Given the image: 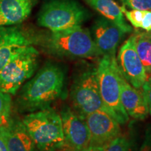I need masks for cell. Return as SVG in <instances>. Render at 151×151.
Here are the masks:
<instances>
[{"mask_svg":"<svg viewBox=\"0 0 151 151\" xmlns=\"http://www.w3.org/2000/svg\"><path fill=\"white\" fill-rule=\"evenodd\" d=\"M39 55L37 49L29 46L9 60L0 70V90L11 95L16 94L35 73Z\"/></svg>","mask_w":151,"mask_h":151,"instance_id":"7","label":"cell"},{"mask_svg":"<svg viewBox=\"0 0 151 151\" xmlns=\"http://www.w3.org/2000/svg\"><path fill=\"white\" fill-rule=\"evenodd\" d=\"M66 71L63 67L49 62L26 82L16 100L20 113H32L50 108L52 104L65 97Z\"/></svg>","mask_w":151,"mask_h":151,"instance_id":"1","label":"cell"},{"mask_svg":"<svg viewBox=\"0 0 151 151\" xmlns=\"http://www.w3.org/2000/svg\"><path fill=\"white\" fill-rule=\"evenodd\" d=\"M72 109L81 116L104 111L98 83L97 67L87 66L76 73L70 89Z\"/></svg>","mask_w":151,"mask_h":151,"instance_id":"6","label":"cell"},{"mask_svg":"<svg viewBox=\"0 0 151 151\" xmlns=\"http://www.w3.org/2000/svg\"><path fill=\"white\" fill-rule=\"evenodd\" d=\"M132 10L151 11V0H121Z\"/></svg>","mask_w":151,"mask_h":151,"instance_id":"21","label":"cell"},{"mask_svg":"<svg viewBox=\"0 0 151 151\" xmlns=\"http://www.w3.org/2000/svg\"><path fill=\"white\" fill-rule=\"evenodd\" d=\"M90 133V146L105 148L120 135V124L104 111H97L86 116Z\"/></svg>","mask_w":151,"mask_h":151,"instance_id":"10","label":"cell"},{"mask_svg":"<svg viewBox=\"0 0 151 151\" xmlns=\"http://www.w3.org/2000/svg\"><path fill=\"white\" fill-rule=\"evenodd\" d=\"M141 28L146 32H151V11H145Z\"/></svg>","mask_w":151,"mask_h":151,"instance_id":"23","label":"cell"},{"mask_svg":"<svg viewBox=\"0 0 151 151\" xmlns=\"http://www.w3.org/2000/svg\"><path fill=\"white\" fill-rule=\"evenodd\" d=\"M99 92L106 112L120 124L129 121L120 99V72L116 55H103L97 66Z\"/></svg>","mask_w":151,"mask_h":151,"instance_id":"4","label":"cell"},{"mask_svg":"<svg viewBox=\"0 0 151 151\" xmlns=\"http://www.w3.org/2000/svg\"><path fill=\"white\" fill-rule=\"evenodd\" d=\"M139 151H151V131L149 129L146 131L144 141Z\"/></svg>","mask_w":151,"mask_h":151,"instance_id":"24","label":"cell"},{"mask_svg":"<svg viewBox=\"0 0 151 151\" xmlns=\"http://www.w3.org/2000/svg\"><path fill=\"white\" fill-rule=\"evenodd\" d=\"M11 105V94L0 90V126L6 123L10 118Z\"/></svg>","mask_w":151,"mask_h":151,"instance_id":"18","label":"cell"},{"mask_svg":"<svg viewBox=\"0 0 151 151\" xmlns=\"http://www.w3.org/2000/svg\"><path fill=\"white\" fill-rule=\"evenodd\" d=\"M135 47L147 74L151 73V32H137Z\"/></svg>","mask_w":151,"mask_h":151,"instance_id":"17","label":"cell"},{"mask_svg":"<svg viewBox=\"0 0 151 151\" xmlns=\"http://www.w3.org/2000/svg\"><path fill=\"white\" fill-rule=\"evenodd\" d=\"M78 151H104V148H99V147L89 146L88 148L83 149Z\"/></svg>","mask_w":151,"mask_h":151,"instance_id":"26","label":"cell"},{"mask_svg":"<svg viewBox=\"0 0 151 151\" xmlns=\"http://www.w3.org/2000/svg\"><path fill=\"white\" fill-rule=\"evenodd\" d=\"M35 44L52 56L67 59L101 57L91 33L81 26L57 32L35 34Z\"/></svg>","mask_w":151,"mask_h":151,"instance_id":"2","label":"cell"},{"mask_svg":"<svg viewBox=\"0 0 151 151\" xmlns=\"http://www.w3.org/2000/svg\"><path fill=\"white\" fill-rule=\"evenodd\" d=\"M104 151H132V143L127 137L120 135L105 147Z\"/></svg>","mask_w":151,"mask_h":151,"instance_id":"19","label":"cell"},{"mask_svg":"<svg viewBox=\"0 0 151 151\" xmlns=\"http://www.w3.org/2000/svg\"><path fill=\"white\" fill-rule=\"evenodd\" d=\"M0 151H8L5 141L4 139L2 134H1V130H0Z\"/></svg>","mask_w":151,"mask_h":151,"instance_id":"25","label":"cell"},{"mask_svg":"<svg viewBox=\"0 0 151 151\" xmlns=\"http://www.w3.org/2000/svg\"><path fill=\"white\" fill-rule=\"evenodd\" d=\"M90 33L101 56L116 55L117 47L125 35L118 26L104 17L94 21Z\"/></svg>","mask_w":151,"mask_h":151,"instance_id":"12","label":"cell"},{"mask_svg":"<svg viewBox=\"0 0 151 151\" xmlns=\"http://www.w3.org/2000/svg\"><path fill=\"white\" fill-rule=\"evenodd\" d=\"M122 12L123 13L126 18L132 25L135 28H141V22L144 16L145 11H140V10H132L127 11L124 5L120 7Z\"/></svg>","mask_w":151,"mask_h":151,"instance_id":"20","label":"cell"},{"mask_svg":"<svg viewBox=\"0 0 151 151\" xmlns=\"http://www.w3.org/2000/svg\"><path fill=\"white\" fill-rule=\"evenodd\" d=\"M116 60L124 78L134 88L141 90L148 79V74L137 53L134 35H132L122 45Z\"/></svg>","mask_w":151,"mask_h":151,"instance_id":"8","label":"cell"},{"mask_svg":"<svg viewBox=\"0 0 151 151\" xmlns=\"http://www.w3.org/2000/svg\"><path fill=\"white\" fill-rule=\"evenodd\" d=\"M22 122L40 151H67L61 117L51 107L27 114Z\"/></svg>","mask_w":151,"mask_h":151,"instance_id":"3","label":"cell"},{"mask_svg":"<svg viewBox=\"0 0 151 151\" xmlns=\"http://www.w3.org/2000/svg\"><path fill=\"white\" fill-rule=\"evenodd\" d=\"M67 151H78L90 146V133L86 118L65 106L60 111Z\"/></svg>","mask_w":151,"mask_h":151,"instance_id":"9","label":"cell"},{"mask_svg":"<svg viewBox=\"0 0 151 151\" xmlns=\"http://www.w3.org/2000/svg\"><path fill=\"white\" fill-rule=\"evenodd\" d=\"M142 92L148 109V112L151 114V77L148 76V79L142 86Z\"/></svg>","mask_w":151,"mask_h":151,"instance_id":"22","label":"cell"},{"mask_svg":"<svg viewBox=\"0 0 151 151\" xmlns=\"http://www.w3.org/2000/svg\"><path fill=\"white\" fill-rule=\"evenodd\" d=\"M8 151H36L32 139L22 120L10 117L6 123L0 126Z\"/></svg>","mask_w":151,"mask_h":151,"instance_id":"13","label":"cell"},{"mask_svg":"<svg viewBox=\"0 0 151 151\" xmlns=\"http://www.w3.org/2000/svg\"><path fill=\"white\" fill-rule=\"evenodd\" d=\"M120 99L122 106L129 117L136 120H144L148 109L142 90L134 88L120 75Z\"/></svg>","mask_w":151,"mask_h":151,"instance_id":"14","label":"cell"},{"mask_svg":"<svg viewBox=\"0 0 151 151\" xmlns=\"http://www.w3.org/2000/svg\"><path fill=\"white\" fill-rule=\"evenodd\" d=\"M148 76H150V77H151V73H150V75H148Z\"/></svg>","mask_w":151,"mask_h":151,"instance_id":"27","label":"cell"},{"mask_svg":"<svg viewBox=\"0 0 151 151\" xmlns=\"http://www.w3.org/2000/svg\"><path fill=\"white\" fill-rule=\"evenodd\" d=\"M36 0H0V27L22 23L28 18Z\"/></svg>","mask_w":151,"mask_h":151,"instance_id":"15","label":"cell"},{"mask_svg":"<svg viewBox=\"0 0 151 151\" xmlns=\"http://www.w3.org/2000/svg\"><path fill=\"white\" fill-rule=\"evenodd\" d=\"M92 8L104 18L113 22L124 33H129L132 28L126 22L121 9L113 0H85Z\"/></svg>","mask_w":151,"mask_h":151,"instance_id":"16","label":"cell"},{"mask_svg":"<svg viewBox=\"0 0 151 151\" xmlns=\"http://www.w3.org/2000/svg\"><path fill=\"white\" fill-rule=\"evenodd\" d=\"M89 17L88 10L75 0H49L41 7L37 22L57 32L81 26Z\"/></svg>","mask_w":151,"mask_h":151,"instance_id":"5","label":"cell"},{"mask_svg":"<svg viewBox=\"0 0 151 151\" xmlns=\"http://www.w3.org/2000/svg\"><path fill=\"white\" fill-rule=\"evenodd\" d=\"M33 44L35 34L20 26L0 27V70L15 55Z\"/></svg>","mask_w":151,"mask_h":151,"instance_id":"11","label":"cell"}]
</instances>
